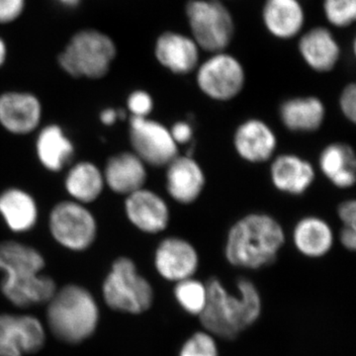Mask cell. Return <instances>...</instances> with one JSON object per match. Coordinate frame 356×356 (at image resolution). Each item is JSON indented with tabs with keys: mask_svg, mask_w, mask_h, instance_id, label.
I'll list each match as a JSON object with an SVG mask.
<instances>
[{
	"mask_svg": "<svg viewBox=\"0 0 356 356\" xmlns=\"http://www.w3.org/2000/svg\"><path fill=\"white\" fill-rule=\"evenodd\" d=\"M125 213L131 224L143 233H161L170 221V211L165 199L146 188L127 195Z\"/></svg>",
	"mask_w": 356,
	"mask_h": 356,
	"instance_id": "obj_13",
	"label": "cell"
},
{
	"mask_svg": "<svg viewBox=\"0 0 356 356\" xmlns=\"http://www.w3.org/2000/svg\"><path fill=\"white\" fill-rule=\"evenodd\" d=\"M233 144L236 154L243 161L262 163L273 159L277 147V138L266 122L252 118L236 129Z\"/></svg>",
	"mask_w": 356,
	"mask_h": 356,
	"instance_id": "obj_15",
	"label": "cell"
},
{
	"mask_svg": "<svg viewBox=\"0 0 356 356\" xmlns=\"http://www.w3.org/2000/svg\"><path fill=\"white\" fill-rule=\"evenodd\" d=\"M339 107L343 116L355 123L356 121V86L355 83H350L343 88L339 96Z\"/></svg>",
	"mask_w": 356,
	"mask_h": 356,
	"instance_id": "obj_32",
	"label": "cell"
},
{
	"mask_svg": "<svg viewBox=\"0 0 356 356\" xmlns=\"http://www.w3.org/2000/svg\"><path fill=\"white\" fill-rule=\"evenodd\" d=\"M123 110H115L113 108H107L103 110L100 113V121L106 126H112L116 123L118 119L124 118Z\"/></svg>",
	"mask_w": 356,
	"mask_h": 356,
	"instance_id": "obj_37",
	"label": "cell"
},
{
	"mask_svg": "<svg viewBox=\"0 0 356 356\" xmlns=\"http://www.w3.org/2000/svg\"><path fill=\"white\" fill-rule=\"evenodd\" d=\"M60 3L64 4L65 6L74 7L79 3V0H58Z\"/></svg>",
	"mask_w": 356,
	"mask_h": 356,
	"instance_id": "obj_39",
	"label": "cell"
},
{
	"mask_svg": "<svg viewBox=\"0 0 356 356\" xmlns=\"http://www.w3.org/2000/svg\"><path fill=\"white\" fill-rule=\"evenodd\" d=\"M47 320L51 332L60 341L79 343L95 332L99 310L86 288L67 285L56 291L49 301Z\"/></svg>",
	"mask_w": 356,
	"mask_h": 356,
	"instance_id": "obj_4",
	"label": "cell"
},
{
	"mask_svg": "<svg viewBox=\"0 0 356 356\" xmlns=\"http://www.w3.org/2000/svg\"><path fill=\"white\" fill-rule=\"evenodd\" d=\"M0 215L14 233H26L38 220V206L28 192L8 188L0 193Z\"/></svg>",
	"mask_w": 356,
	"mask_h": 356,
	"instance_id": "obj_25",
	"label": "cell"
},
{
	"mask_svg": "<svg viewBox=\"0 0 356 356\" xmlns=\"http://www.w3.org/2000/svg\"><path fill=\"white\" fill-rule=\"evenodd\" d=\"M196 83L204 95L215 102H227L242 92L245 72L242 63L233 55L220 51L198 65Z\"/></svg>",
	"mask_w": 356,
	"mask_h": 356,
	"instance_id": "obj_9",
	"label": "cell"
},
{
	"mask_svg": "<svg viewBox=\"0 0 356 356\" xmlns=\"http://www.w3.org/2000/svg\"><path fill=\"white\" fill-rule=\"evenodd\" d=\"M129 137L133 153L146 165L161 168L179 156L170 129L159 122L131 117Z\"/></svg>",
	"mask_w": 356,
	"mask_h": 356,
	"instance_id": "obj_10",
	"label": "cell"
},
{
	"mask_svg": "<svg viewBox=\"0 0 356 356\" xmlns=\"http://www.w3.org/2000/svg\"><path fill=\"white\" fill-rule=\"evenodd\" d=\"M186 16L191 38L199 49L220 53L226 50L235 34L233 16L219 0H191Z\"/></svg>",
	"mask_w": 356,
	"mask_h": 356,
	"instance_id": "obj_6",
	"label": "cell"
},
{
	"mask_svg": "<svg viewBox=\"0 0 356 356\" xmlns=\"http://www.w3.org/2000/svg\"><path fill=\"white\" fill-rule=\"evenodd\" d=\"M115 55V44L108 37L97 31H83L72 38L58 62L70 76L100 79L108 72Z\"/></svg>",
	"mask_w": 356,
	"mask_h": 356,
	"instance_id": "obj_7",
	"label": "cell"
},
{
	"mask_svg": "<svg viewBox=\"0 0 356 356\" xmlns=\"http://www.w3.org/2000/svg\"><path fill=\"white\" fill-rule=\"evenodd\" d=\"M24 8V0H0V23L15 20Z\"/></svg>",
	"mask_w": 356,
	"mask_h": 356,
	"instance_id": "obj_33",
	"label": "cell"
},
{
	"mask_svg": "<svg viewBox=\"0 0 356 356\" xmlns=\"http://www.w3.org/2000/svg\"><path fill=\"white\" fill-rule=\"evenodd\" d=\"M280 117L284 127L291 132H316L324 124L325 107L315 96L290 98L280 105Z\"/></svg>",
	"mask_w": 356,
	"mask_h": 356,
	"instance_id": "obj_22",
	"label": "cell"
},
{
	"mask_svg": "<svg viewBox=\"0 0 356 356\" xmlns=\"http://www.w3.org/2000/svg\"><path fill=\"white\" fill-rule=\"evenodd\" d=\"M318 168L334 186L351 188L356 181V156L353 147L343 143H332L321 152Z\"/></svg>",
	"mask_w": 356,
	"mask_h": 356,
	"instance_id": "obj_23",
	"label": "cell"
},
{
	"mask_svg": "<svg viewBox=\"0 0 356 356\" xmlns=\"http://www.w3.org/2000/svg\"><path fill=\"white\" fill-rule=\"evenodd\" d=\"M285 242L282 226L266 213H250L229 229L225 257L233 266L259 269L277 259Z\"/></svg>",
	"mask_w": 356,
	"mask_h": 356,
	"instance_id": "obj_3",
	"label": "cell"
},
{
	"mask_svg": "<svg viewBox=\"0 0 356 356\" xmlns=\"http://www.w3.org/2000/svg\"><path fill=\"white\" fill-rule=\"evenodd\" d=\"M337 216L344 227L356 228V202L355 200L344 201L337 207Z\"/></svg>",
	"mask_w": 356,
	"mask_h": 356,
	"instance_id": "obj_35",
	"label": "cell"
},
{
	"mask_svg": "<svg viewBox=\"0 0 356 356\" xmlns=\"http://www.w3.org/2000/svg\"><path fill=\"white\" fill-rule=\"evenodd\" d=\"M166 166L165 187L168 195L182 205L195 202L206 185L205 173L201 165L191 156H177Z\"/></svg>",
	"mask_w": 356,
	"mask_h": 356,
	"instance_id": "obj_14",
	"label": "cell"
},
{
	"mask_svg": "<svg viewBox=\"0 0 356 356\" xmlns=\"http://www.w3.org/2000/svg\"><path fill=\"white\" fill-rule=\"evenodd\" d=\"M146 163L134 153H121L111 156L105 166L103 177L115 193L129 195L144 188L147 172Z\"/></svg>",
	"mask_w": 356,
	"mask_h": 356,
	"instance_id": "obj_20",
	"label": "cell"
},
{
	"mask_svg": "<svg viewBox=\"0 0 356 356\" xmlns=\"http://www.w3.org/2000/svg\"><path fill=\"white\" fill-rule=\"evenodd\" d=\"M154 266L161 277L168 281L191 278L199 267V254L191 242L179 236L161 241L154 252Z\"/></svg>",
	"mask_w": 356,
	"mask_h": 356,
	"instance_id": "obj_12",
	"label": "cell"
},
{
	"mask_svg": "<svg viewBox=\"0 0 356 356\" xmlns=\"http://www.w3.org/2000/svg\"><path fill=\"white\" fill-rule=\"evenodd\" d=\"M323 9L330 24L337 28L348 27L356 18V0H324Z\"/></svg>",
	"mask_w": 356,
	"mask_h": 356,
	"instance_id": "obj_29",
	"label": "cell"
},
{
	"mask_svg": "<svg viewBox=\"0 0 356 356\" xmlns=\"http://www.w3.org/2000/svg\"><path fill=\"white\" fill-rule=\"evenodd\" d=\"M177 283L173 292L177 303L189 315L200 316L207 298L206 285L192 277Z\"/></svg>",
	"mask_w": 356,
	"mask_h": 356,
	"instance_id": "obj_28",
	"label": "cell"
},
{
	"mask_svg": "<svg viewBox=\"0 0 356 356\" xmlns=\"http://www.w3.org/2000/svg\"><path fill=\"white\" fill-rule=\"evenodd\" d=\"M236 285L240 293L231 294L218 278H210L206 305L200 314L208 332L229 341L254 325L261 313V295L254 283L241 278Z\"/></svg>",
	"mask_w": 356,
	"mask_h": 356,
	"instance_id": "obj_2",
	"label": "cell"
},
{
	"mask_svg": "<svg viewBox=\"0 0 356 356\" xmlns=\"http://www.w3.org/2000/svg\"><path fill=\"white\" fill-rule=\"evenodd\" d=\"M49 228L60 245L74 252L88 250L97 235L92 213L76 201H63L51 211Z\"/></svg>",
	"mask_w": 356,
	"mask_h": 356,
	"instance_id": "obj_8",
	"label": "cell"
},
{
	"mask_svg": "<svg viewBox=\"0 0 356 356\" xmlns=\"http://www.w3.org/2000/svg\"><path fill=\"white\" fill-rule=\"evenodd\" d=\"M316 179L310 161L293 154H280L270 165V180L278 191L293 196L303 195Z\"/></svg>",
	"mask_w": 356,
	"mask_h": 356,
	"instance_id": "obj_18",
	"label": "cell"
},
{
	"mask_svg": "<svg viewBox=\"0 0 356 356\" xmlns=\"http://www.w3.org/2000/svg\"><path fill=\"white\" fill-rule=\"evenodd\" d=\"M261 15L267 31L280 40L294 38L305 24V11L299 0H266Z\"/></svg>",
	"mask_w": 356,
	"mask_h": 356,
	"instance_id": "obj_21",
	"label": "cell"
},
{
	"mask_svg": "<svg viewBox=\"0 0 356 356\" xmlns=\"http://www.w3.org/2000/svg\"><path fill=\"white\" fill-rule=\"evenodd\" d=\"M104 184L103 172L89 161L72 165L65 179V191L70 197L83 205L99 197Z\"/></svg>",
	"mask_w": 356,
	"mask_h": 356,
	"instance_id": "obj_27",
	"label": "cell"
},
{
	"mask_svg": "<svg viewBox=\"0 0 356 356\" xmlns=\"http://www.w3.org/2000/svg\"><path fill=\"white\" fill-rule=\"evenodd\" d=\"M298 50L310 69L317 72L334 70L341 58V47L327 28L315 27L299 40Z\"/></svg>",
	"mask_w": 356,
	"mask_h": 356,
	"instance_id": "obj_19",
	"label": "cell"
},
{
	"mask_svg": "<svg viewBox=\"0 0 356 356\" xmlns=\"http://www.w3.org/2000/svg\"><path fill=\"white\" fill-rule=\"evenodd\" d=\"M339 240L346 250L353 252L356 248V228L343 226L341 234H339Z\"/></svg>",
	"mask_w": 356,
	"mask_h": 356,
	"instance_id": "obj_36",
	"label": "cell"
},
{
	"mask_svg": "<svg viewBox=\"0 0 356 356\" xmlns=\"http://www.w3.org/2000/svg\"><path fill=\"white\" fill-rule=\"evenodd\" d=\"M178 356H219L216 341L207 332H195L180 348Z\"/></svg>",
	"mask_w": 356,
	"mask_h": 356,
	"instance_id": "obj_30",
	"label": "cell"
},
{
	"mask_svg": "<svg viewBox=\"0 0 356 356\" xmlns=\"http://www.w3.org/2000/svg\"><path fill=\"white\" fill-rule=\"evenodd\" d=\"M103 297L110 308L129 314L149 310L154 301L151 283L138 273L132 259L120 257L103 283Z\"/></svg>",
	"mask_w": 356,
	"mask_h": 356,
	"instance_id": "obj_5",
	"label": "cell"
},
{
	"mask_svg": "<svg viewBox=\"0 0 356 356\" xmlns=\"http://www.w3.org/2000/svg\"><path fill=\"white\" fill-rule=\"evenodd\" d=\"M170 132L173 140L177 143V146L189 144L192 139H193V128H192L188 122H177L170 129Z\"/></svg>",
	"mask_w": 356,
	"mask_h": 356,
	"instance_id": "obj_34",
	"label": "cell"
},
{
	"mask_svg": "<svg viewBox=\"0 0 356 356\" xmlns=\"http://www.w3.org/2000/svg\"><path fill=\"white\" fill-rule=\"evenodd\" d=\"M43 255L14 241L0 243V270L4 273L1 291L13 305L29 307L49 302L57 291L56 283L42 275Z\"/></svg>",
	"mask_w": 356,
	"mask_h": 356,
	"instance_id": "obj_1",
	"label": "cell"
},
{
	"mask_svg": "<svg viewBox=\"0 0 356 356\" xmlns=\"http://www.w3.org/2000/svg\"><path fill=\"white\" fill-rule=\"evenodd\" d=\"M42 119L38 98L27 92H6L0 95V125L14 135H27L36 130Z\"/></svg>",
	"mask_w": 356,
	"mask_h": 356,
	"instance_id": "obj_16",
	"label": "cell"
},
{
	"mask_svg": "<svg viewBox=\"0 0 356 356\" xmlns=\"http://www.w3.org/2000/svg\"><path fill=\"white\" fill-rule=\"evenodd\" d=\"M6 58V47L1 39H0V67L4 64Z\"/></svg>",
	"mask_w": 356,
	"mask_h": 356,
	"instance_id": "obj_38",
	"label": "cell"
},
{
	"mask_svg": "<svg viewBox=\"0 0 356 356\" xmlns=\"http://www.w3.org/2000/svg\"><path fill=\"white\" fill-rule=\"evenodd\" d=\"M36 153L46 170L58 172L70 163L74 147L60 126L49 125L37 137Z\"/></svg>",
	"mask_w": 356,
	"mask_h": 356,
	"instance_id": "obj_26",
	"label": "cell"
},
{
	"mask_svg": "<svg viewBox=\"0 0 356 356\" xmlns=\"http://www.w3.org/2000/svg\"><path fill=\"white\" fill-rule=\"evenodd\" d=\"M127 106L132 117L147 118L154 109L153 97L144 90L134 91L129 96Z\"/></svg>",
	"mask_w": 356,
	"mask_h": 356,
	"instance_id": "obj_31",
	"label": "cell"
},
{
	"mask_svg": "<svg viewBox=\"0 0 356 356\" xmlns=\"http://www.w3.org/2000/svg\"><path fill=\"white\" fill-rule=\"evenodd\" d=\"M334 232L329 222L317 216L302 218L293 229V242L300 254L311 259L324 257L334 245Z\"/></svg>",
	"mask_w": 356,
	"mask_h": 356,
	"instance_id": "obj_24",
	"label": "cell"
},
{
	"mask_svg": "<svg viewBox=\"0 0 356 356\" xmlns=\"http://www.w3.org/2000/svg\"><path fill=\"white\" fill-rule=\"evenodd\" d=\"M154 55L159 64L175 74H191L199 65V47L191 37L165 32L156 40Z\"/></svg>",
	"mask_w": 356,
	"mask_h": 356,
	"instance_id": "obj_17",
	"label": "cell"
},
{
	"mask_svg": "<svg viewBox=\"0 0 356 356\" xmlns=\"http://www.w3.org/2000/svg\"><path fill=\"white\" fill-rule=\"evenodd\" d=\"M46 334L33 316L0 315V356H23L43 348Z\"/></svg>",
	"mask_w": 356,
	"mask_h": 356,
	"instance_id": "obj_11",
	"label": "cell"
}]
</instances>
